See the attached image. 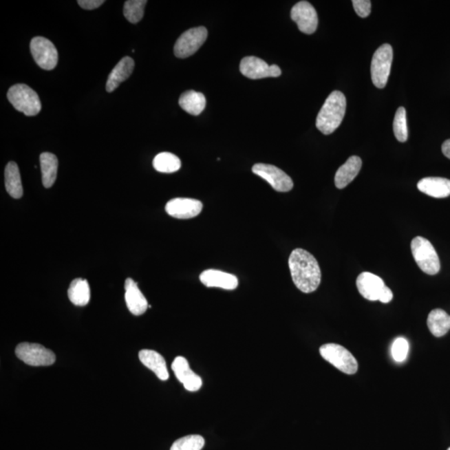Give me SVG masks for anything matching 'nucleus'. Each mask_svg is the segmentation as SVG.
Here are the masks:
<instances>
[{
    "instance_id": "obj_1",
    "label": "nucleus",
    "mask_w": 450,
    "mask_h": 450,
    "mask_svg": "<svg viewBox=\"0 0 450 450\" xmlns=\"http://www.w3.org/2000/svg\"><path fill=\"white\" fill-rule=\"evenodd\" d=\"M292 279L303 293H313L321 282V270L319 263L310 253L296 248L289 258Z\"/></svg>"
},
{
    "instance_id": "obj_2",
    "label": "nucleus",
    "mask_w": 450,
    "mask_h": 450,
    "mask_svg": "<svg viewBox=\"0 0 450 450\" xmlns=\"http://www.w3.org/2000/svg\"><path fill=\"white\" fill-rule=\"evenodd\" d=\"M346 112V98L341 92H334L322 106L317 118V127L325 136L332 133L341 125Z\"/></svg>"
},
{
    "instance_id": "obj_3",
    "label": "nucleus",
    "mask_w": 450,
    "mask_h": 450,
    "mask_svg": "<svg viewBox=\"0 0 450 450\" xmlns=\"http://www.w3.org/2000/svg\"><path fill=\"white\" fill-rule=\"evenodd\" d=\"M7 97L14 109L26 116H37L41 112V102L37 93L26 85L12 86Z\"/></svg>"
},
{
    "instance_id": "obj_4",
    "label": "nucleus",
    "mask_w": 450,
    "mask_h": 450,
    "mask_svg": "<svg viewBox=\"0 0 450 450\" xmlns=\"http://www.w3.org/2000/svg\"><path fill=\"white\" fill-rule=\"evenodd\" d=\"M411 251L414 260L420 270L429 275H434L440 270V261L436 248L428 239L418 236L412 240Z\"/></svg>"
},
{
    "instance_id": "obj_5",
    "label": "nucleus",
    "mask_w": 450,
    "mask_h": 450,
    "mask_svg": "<svg viewBox=\"0 0 450 450\" xmlns=\"http://www.w3.org/2000/svg\"><path fill=\"white\" fill-rule=\"evenodd\" d=\"M325 361L347 374H354L358 370V362L345 347L337 343H326L319 349Z\"/></svg>"
},
{
    "instance_id": "obj_6",
    "label": "nucleus",
    "mask_w": 450,
    "mask_h": 450,
    "mask_svg": "<svg viewBox=\"0 0 450 450\" xmlns=\"http://www.w3.org/2000/svg\"><path fill=\"white\" fill-rule=\"evenodd\" d=\"M393 62V49L389 43L380 47L374 54L371 62V78L378 89H384L388 82Z\"/></svg>"
},
{
    "instance_id": "obj_7",
    "label": "nucleus",
    "mask_w": 450,
    "mask_h": 450,
    "mask_svg": "<svg viewBox=\"0 0 450 450\" xmlns=\"http://www.w3.org/2000/svg\"><path fill=\"white\" fill-rule=\"evenodd\" d=\"M15 354L21 361L31 366H49L56 361L53 351L39 343H19Z\"/></svg>"
},
{
    "instance_id": "obj_8",
    "label": "nucleus",
    "mask_w": 450,
    "mask_h": 450,
    "mask_svg": "<svg viewBox=\"0 0 450 450\" xmlns=\"http://www.w3.org/2000/svg\"><path fill=\"white\" fill-rule=\"evenodd\" d=\"M207 37L208 30L204 27L193 28L185 31L175 43V56L180 58L191 57L204 45Z\"/></svg>"
},
{
    "instance_id": "obj_9",
    "label": "nucleus",
    "mask_w": 450,
    "mask_h": 450,
    "mask_svg": "<svg viewBox=\"0 0 450 450\" xmlns=\"http://www.w3.org/2000/svg\"><path fill=\"white\" fill-rule=\"evenodd\" d=\"M30 51L34 61L45 70H52L58 61L57 49L54 43L43 37H34L30 43Z\"/></svg>"
},
{
    "instance_id": "obj_10",
    "label": "nucleus",
    "mask_w": 450,
    "mask_h": 450,
    "mask_svg": "<svg viewBox=\"0 0 450 450\" xmlns=\"http://www.w3.org/2000/svg\"><path fill=\"white\" fill-rule=\"evenodd\" d=\"M252 171L267 181L276 191L289 192L294 187L291 178L275 165L256 164L253 167Z\"/></svg>"
},
{
    "instance_id": "obj_11",
    "label": "nucleus",
    "mask_w": 450,
    "mask_h": 450,
    "mask_svg": "<svg viewBox=\"0 0 450 450\" xmlns=\"http://www.w3.org/2000/svg\"><path fill=\"white\" fill-rule=\"evenodd\" d=\"M240 72L251 80L279 77L281 75V69L276 65H268L263 59L255 56L244 57L239 65Z\"/></svg>"
},
{
    "instance_id": "obj_12",
    "label": "nucleus",
    "mask_w": 450,
    "mask_h": 450,
    "mask_svg": "<svg viewBox=\"0 0 450 450\" xmlns=\"http://www.w3.org/2000/svg\"><path fill=\"white\" fill-rule=\"evenodd\" d=\"M291 19L297 23L302 33L312 34L317 30L319 19L317 10L307 1H300L292 8Z\"/></svg>"
},
{
    "instance_id": "obj_13",
    "label": "nucleus",
    "mask_w": 450,
    "mask_h": 450,
    "mask_svg": "<svg viewBox=\"0 0 450 450\" xmlns=\"http://www.w3.org/2000/svg\"><path fill=\"white\" fill-rule=\"evenodd\" d=\"M203 209L200 200L188 198L173 199L167 204L165 211L175 219H188L198 216Z\"/></svg>"
},
{
    "instance_id": "obj_14",
    "label": "nucleus",
    "mask_w": 450,
    "mask_h": 450,
    "mask_svg": "<svg viewBox=\"0 0 450 450\" xmlns=\"http://www.w3.org/2000/svg\"><path fill=\"white\" fill-rule=\"evenodd\" d=\"M172 369L175 376L185 389L189 392H196L202 387L203 381L189 367V362L184 357H176L172 364Z\"/></svg>"
},
{
    "instance_id": "obj_15",
    "label": "nucleus",
    "mask_w": 450,
    "mask_h": 450,
    "mask_svg": "<svg viewBox=\"0 0 450 450\" xmlns=\"http://www.w3.org/2000/svg\"><path fill=\"white\" fill-rule=\"evenodd\" d=\"M356 286L359 294L369 301L380 299L382 291L386 286L384 280L369 272H364L358 276Z\"/></svg>"
},
{
    "instance_id": "obj_16",
    "label": "nucleus",
    "mask_w": 450,
    "mask_h": 450,
    "mask_svg": "<svg viewBox=\"0 0 450 450\" xmlns=\"http://www.w3.org/2000/svg\"><path fill=\"white\" fill-rule=\"evenodd\" d=\"M200 279L204 286L208 288L234 290L239 286V279L235 275L217 270H204L200 275Z\"/></svg>"
},
{
    "instance_id": "obj_17",
    "label": "nucleus",
    "mask_w": 450,
    "mask_h": 450,
    "mask_svg": "<svg viewBox=\"0 0 450 450\" xmlns=\"http://www.w3.org/2000/svg\"><path fill=\"white\" fill-rule=\"evenodd\" d=\"M125 301L130 313L136 317L144 314L147 310L149 305L147 299L138 287V283L132 279H126L125 284Z\"/></svg>"
},
{
    "instance_id": "obj_18",
    "label": "nucleus",
    "mask_w": 450,
    "mask_h": 450,
    "mask_svg": "<svg viewBox=\"0 0 450 450\" xmlns=\"http://www.w3.org/2000/svg\"><path fill=\"white\" fill-rule=\"evenodd\" d=\"M418 191L433 198L443 199L450 195V180L440 177H427L418 183Z\"/></svg>"
},
{
    "instance_id": "obj_19",
    "label": "nucleus",
    "mask_w": 450,
    "mask_h": 450,
    "mask_svg": "<svg viewBox=\"0 0 450 450\" xmlns=\"http://www.w3.org/2000/svg\"><path fill=\"white\" fill-rule=\"evenodd\" d=\"M362 167V160L358 156H351L335 173L334 184L339 189L348 186L358 175Z\"/></svg>"
},
{
    "instance_id": "obj_20",
    "label": "nucleus",
    "mask_w": 450,
    "mask_h": 450,
    "mask_svg": "<svg viewBox=\"0 0 450 450\" xmlns=\"http://www.w3.org/2000/svg\"><path fill=\"white\" fill-rule=\"evenodd\" d=\"M140 361L148 369L152 370L160 381H167L169 374L167 362L162 355L156 351L143 350L139 353Z\"/></svg>"
},
{
    "instance_id": "obj_21",
    "label": "nucleus",
    "mask_w": 450,
    "mask_h": 450,
    "mask_svg": "<svg viewBox=\"0 0 450 450\" xmlns=\"http://www.w3.org/2000/svg\"><path fill=\"white\" fill-rule=\"evenodd\" d=\"M134 68V61L132 58L125 57L118 63L109 74L106 90L111 93L116 90L121 83H123L132 74Z\"/></svg>"
},
{
    "instance_id": "obj_22",
    "label": "nucleus",
    "mask_w": 450,
    "mask_h": 450,
    "mask_svg": "<svg viewBox=\"0 0 450 450\" xmlns=\"http://www.w3.org/2000/svg\"><path fill=\"white\" fill-rule=\"evenodd\" d=\"M179 104L185 112L191 116H198L206 106V98L202 93L189 90L180 96Z\"/></svg>"
},
{
    "instance_id": "obj_23",
    "label": "nucleus",
    "mask_w": 450,
    "mask_h": 450,
    "mask_svg": "<svg viewBox=\"0 0 450 450\" xmlns=\"http://www.w3.org/2000/svg\"><path fill=\"white\" fill-rule=\"evenodd\" d=\"M427 325L433 336L443 337L450 330V315L443 310H433L429 314Z\"/></svg>"
},
{
    "instance_id": "obj_24",
    "label": "nucleus",
    "mask_w": 450,
    "mask_h": 450,
    "mask_svg": "<svg viewBox=\"0 0 450 450\" xmlns=\"http://www.w3.org/2000/svg\"><path fill=\"white\" fill-rule=\"evenodd\" d=\"M6 188L8 193L14 199H21L23 196V186L21 173L17 163L10 162L5 172Z\"/></svg>"
},
{
    "instance_id": "obj_25",
    "label": "nucleus",
    "mask_w": 450,
    "mask_h": 450,
    "mask_svg": "<svg viewBox=\"0 0 450 450\" xmlns=\"http://www.w3.org/2000/svg\"><path fill=\"white\" fill-rule=\"evenodd\" d=\"M42 182L45 188H50L56 180L58 172L57 157L51 153H43L41 158Z\"/></svg>"
},
{
    "instance_id": "obj_26",
    "label": "nucleus",
    "mask_w": 450,
    "mask_h": 450,
    "mask_svg": "<svg viewBox=\"0 0 450 450\" xmlns=\"http://www.w3.org/2000/svg\"><path fill=\"white\" fill-rule=\"evenodd\" d=\"M68 296L71 302L76 306H85L90 300V289L88 281L81 278L75 279L68 290Z\"/></svg>"
},
{
    "instance_id": "obj_27",
    "label": "nucleus",
    "mask_w": 450,
    "mask_h": 450,
    "mask_svg": "<svg viewBox=\"0 0 450 450\" xmlns=\"http://www.w3.org/2000/svg\"><path fill=\"white\" fill-rule=\"evenodd\" d=\"M153 167L158 172L171 173L179 171L181 168V161L179 157L173 153L163 152L153 159Z\"/></svg>"
},
{
    "instance_id": "obj_28",
    "label": "nucleus",
    "mask_w": 450,
    "mask_h": 450,
    "mask_svg": "<svg viewBox=\"0 0 450 450\" xmlns=\"http://www.w3.org/2000/svg\"><path fill=\"white\" fill-rule=\"evenodd\" d=\"M146 0H128L124 6L125 17L132 23H139L144 17Z\"/></svg>"
},
{
    "instance_id": "obj_29",
    "label": "nucleus",
    "mask_w": 450,
    "mask_h": 450,
    "mask_svg": "<svg viewBox=\"0 0 450 450\" xmlns=\"http://www.w3.org/2000/svg\"><path fill=\"white\" fill-rule=\"evenodd\" d=\"M394 133L396 139L401 143L407 141V118H406V110L404 107H400L397 109L394 120Z\"/></svg>"
},
{
    "instance_id": "obj_30",
    "label": "nucleus",
    "mask_w": 450,
    "mask_h": 450,
    "mask_svg": "<svg viewBox=\"0 0 450 450\" xmlns=\"http://www.w3.org/2000/svg\"><path fill=\"white\" fill-rule=\"evenodd\" d=\"M205 440L198 434L181 438L171 446V450H201L204 448Z\"/></svg>"
},
{
    "instance_id": "obj_31",
    "label": "nucleus",
    "mask_w": 450,
    "mask_h": 450,
    "mask_svg": "<svg viewBox=\"0 0 450 450\" xmlns=\"http://www.w3.org/2000/svg\"><path fill=\"white\" fill-rule=\"evenodd\" d=\"M409 343L404 338H398L392 345V357L398 363L405 361L408 356Z\"/></svg>"
},
{
    "instance_id": "obj_32",
    "label": "nucleus",
    "mask_w": 450,
    "mask_h": 450,
    "mask_svg": "<svg viewBox=\"0 0 450 450\" xmlns=\"http://www.w3.org/2000/svg\"><path fill=\"white\" fill-rule=\"evenodd\" d=\"M355 12L361 18H367L371 13L369 0H354L352 1Z\"/></svg>"
},
{
    "instance_id": "obj_33",
    "label": "nucleus",
    "mask_w": 450,
    "mask_h": 450,
    "mask_svg": "<svg viewBox=\"0 0 450 450\" xmlns=\"http://www.w3.org/2000/svg\"><path fill=\"white\" fill-rule=\"evenodd\" d=\"M105 1L103 0H78V3L83 9L92 10L101 6Z\"/></svg>"
},
{
    "instance_id": "obj_34",
    "label": "nucleus",
    "mask_w": 450,
    "mask_h": 450,
    "mask_svg": "<svg viewBox=\"0 0 450 450\" xmlns=\"http://www.w3.org/2000/svg\"><path fill=\"white\" fill-rule=\"evenodd\" d=\"M393 297L394 294L392 290H390L389 287L385 286L384 290L382 291L378 301H381L383 303H388L392 301Z\"/></svg>"
},
{
    "instance_id": "obj_35",
    "label": "nucleus",
    "mask_w": 450,
    "mask_h": 450,
    "mask_svg": "<svg viewBox=\"0 0 450 450\" xmlns=\"http://www.w3.org/2000/svg\"><path fill=\"white\" fill-rule=\"evenodd\" d=\"M442 152L450 160V140H446L442 145Z\"/></svg>"
},
{
    "instance_id": "obj_36",
    "label": "nucleus",
    "mask_w": 450,
    "mask_h": 450,
    "mask_svg": "<svg viewBox=\"0 0 450 450\" xmlns=\"http://www.w3.org/2000/svg\"><path fill=\"white\" fill-rule=\"evenodd\" d=\"M448 450H450V448H449Z\"/></svg>"
}]
</instances>
